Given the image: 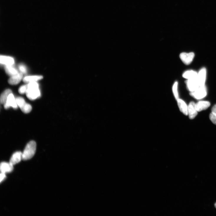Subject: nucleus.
Returning a JSON list of instances; mask_svg holds the SVG:
<instances>
[{
    "mask_svg": "<svg viewBox=\"0 0 216 216\" xmlns=\"http://www.w3.org/2000/svg\"><path fill=\"white\" fill-rule=\"evenodd\" d=\"M27 86V90L26 94L29 99L34 100L40 96L39 85L37 82L29 83Z\"/></svg>",
    "mask_w": 216,
    "mask_h": 216,
    "instance_id": "obj_1",
    "label": "nucleus"
},
{
    "mask_svg": "<svg viewBox=\"0 0 216 216\" xmlns=\"http://www.w3.org/2000/svg\"><path fill=\"white\" fill-rule=\"evenodd\" d=\"M36 143L34 141L28 143L22 153V159L28 160L34 156L36 152Z\"/></svg>",
    "mask_w": 216,
    "mask_h": 216,
    "instance_id": "obj_2",
    "label": "nucleus"
},
{
    "mask_svg": "<svg viewBox=\"0 0 216 216\" xmlns=\"http://www.w3.org/2000/svg\"><path fill=\"white\" fill-rule=\"evenodd\" d=\"M190 95L197 99H201L205 98L207 94L206 86H201L195 91L190 93Z\"/></svg>",
    "mask_w": 216,
    "mask_h": 216,
    "instance_id": "obj_3",
    "label": "nucleus"
},
{
    "mask_svg": "<svg viewBox=\"0 0 216 216\" xmlns=\"http://www.w3.org/2000/svg\"><path fill=\"white\" fill-rule=\"evenodd\" d=\"M16 99L18 106L23 112L27 113L31 111L32 110L31 106L26 103L24 98L21 97H18L16 98Z\"/></svg>",
    "mask_w": 216,
    "mask_h": 216,
    "instance_id": "obj_4",
    "label": "nucleus"
},
{
    "mask_svg": "<svg viewBox=\"0 0 216 216\" xmlns=\"http://www.w3.org/2000/svg\"><path fill=\"white\" fill-rule=\"evenodd\" d=\"M179 56L180 59L182 62L186 65H188L192 62L195 57V54L193 52L189 53L183 52L181 53Z\"/></svg>",
    "mask_w": 216,
    "mask_h": 216,
    "instance_id": "obj_5",
    "label": "nucleus"
},
{
    "mask_svg": "<svg viewBox=\"0 0 216 216\" xmlns=\"http://www.w3.org/2000/svg\"><path fill=\"white\" fill-rule=\"evenodd\" d=\"M186 84L187 89L190 93L195 91L200 87L197 78L187 80Z\"/></svg>",
    "mask_w": 216,
    "mask_h": 216,
    "instance_id": "obj_6",
    "label": "nucleus"
},
{
    "mask_svg": "<svg viewBox=\"0 0 216 216\" xmlns=\"http://www.w3.org/2000/svg\"><path fill=\"white\" fill-rule=\"evenodd\" d=\"M207 75L206 69L203 67L197 72V79L200 87L205 85Z\"/></svg>",
    "mask_w": 216,
    "mask_h": 216,
    "instance_id": "obj_7",
    "label": "nucleus"
},
{
    "mask_svg": "<svg viewBox=\"0 0 216 216\" xmlns=\"http://www.w3.org/2000/svg\"><path fill=\"white\" fill-rule=\"evenodd\" d=\"M4 105V108L6 109H7L11 107L14 109L18 108V106L16 98L12 93L9 95L6 103Z\"/></svg>",
    "mask_w": 216,
    "mask_h": 216,
    "instance_id": "obj_8",
    "label": "nucleus"
},
{
    "mask_svg": "<svg viewBox=\"0 0 216 216\" xmlns=\"http://www.w3.org/2000/svg\"><path fill=\"white\" fill-rule=\"evenodd\" d=\"M196 103L193 102H191L188 105V115L190 119H193L195 118L198 113Z\"/></svg>",
    "mask_w": 216,
    "mask_h": 216,
    "instance_id": "obj_9",
    "label": "nucleus"
},
{
    "mask_svg": "<svg viewBox=\"0 0 216 216\" xmlns=\"http://www.w3.org/2000/svg\"><path fill=\"white\" fill-rule=\"evenodd\" d=\"M23 77V74L19 72L17 74L11 76L8 80L9 83L12 85L18 84L22 80Z\"/></svg>",
    "mask_w": 216,
    "mask_h": 216,
    "instance_id": "obj_10",
    "label": "nucleus"
},
{
    "mask_svg": "<svg viewBox=\"0 0 216 216\" xmlns=\"http://www.w3.org/2000/svg\"><path fill=\"white\" fill-rule=\"evenodd\" d=\"M178 107L181 112L186 116L188 115V105L182 99L180 98L177 100Z\"/></svg>",
    "mask_w": 216,
    "mask_h": 216,
    "instance_id": "obj_11",
    "label": "nucleus"
},
{
    "mask_svg": "<svg viewBox=\"0 0 216 216\" xmlns=\"http://www.w3.org/2000/svg\"><path fill=\"white\" fill-rule=\"evenodd\" d=\"M13 165L10 164L6 162H2L1 164V173L6 174L12 172L13 169Z\"/></svg>",
    "mask_w": 216,
    "mask_h": 216,
    "instance_id": "obj_12",
    "label": "nucleus"
},
{
    "mask_svg": "<svg viewBox=\"0 0 216 216\" xmlns=\"http://www.w3.org/2000/svg\"><path fill=\"white\" fill-rule=\"evenodd\" d=\"M22 159V153L17 152L13 154L10 160L9 163L14 165L19 162Z\"/></svg>",
    "mask_w": 216,
    "mask_h": 216,
    "instance_id": "obj_13",
    "label": "nucleus"
},
{
    "mask_svg": "<svg viewBox=\"0 0 216 216\" xmlns=\"http://www.w3.org/2000/svg\"><path fill=\"white\" fill-rule=\"evenodd\" d=\"M0 62L1 64L5 66L13 65L14 63V59L11 57L1 55Z\"/></svg>",
    "mask_w": 216,
    "mask_h": 216,
    "instance_id": "obj_14",
    "label": "nucleus"
},
{
    "mask_svg": "<svg viewBox=\"0 0 216 216\" xmlns=\"http://www.w3.org/2000/svg\"><path fill=\"white\" fill-rule=\"evenodd\" d=\"M210 105V102L201 101L196 103V106L197 111L200 112L207 109Z\"/></svg>",
    "mask_w": 216,
    "mask_h": 216,
    "instance_id": "obj_15",
    "label": "nucleus"
},
{
    "mask_svg": "<svg viewBox=\"0 0 216 216\" xmlns=\"http://www.w3.org/2000/svg\"><path fill=\"white\" fill-rule=\"evenodd\" d=\"M197 72L195 71L189 70L184 72L182 74V77L187 80L196 78Z\"/></svg>",
    "mask_w": 216,
    "mask_h": 216,
    "instance_id": "obj_16",
    "label": "nucleus"
},
{
    "mask_svg": "<svg viewBox=\"0 0 216 216\" xmlns=\"http://www.w3.org/2000/svg\"><path fill=\"white\" fill-rule=\"evenodd\" d=\"M43 78V77L42 75L28 76L25 77L23 79V81L24 83H29L31 82H37Z\"/></svg>",
    "mask_w": 216,
    "mask_h": 216,
    "instance_id": "obj_17",
    "label": "nucleus"
},
{
    "mask_svg": "<svg viewBox=\"0 0 216 216\" xmlns=\"http://www.w3.org/2000/svg\"><path fill=\"white\" fill-rule=\"evenodd\" d=\"M5 71L9 75L12 76L18 74L19 72L13 65L5 66Z\"/></svg>",
    "mask_w": 216,
    "mask_h": 216,
    "instance_id": "obj_18",
    "label": "nucleus"
},
{
    "mask_svg": "<svg viewBox=\"0 0 216 216\" xmlns=\"http://www.w3.org/2000/svg\"><path fill=\"white\" fill-rule=\"evenodd\" d=\"M12 93L11 90L9 89H6L3 93L0 98V102L1 104L4 105L9 95Z\"/></svg>",
    "mask_w": 216,
    "mask_h": 216,
    "instance_id": "obj_19",
    "label": "nucleus"
},
{
    "mask_svg": "<svg viewBox=\"0 0 216 216\" xmlns=\"http://www.w3.org/2000/svg\"><path fill=\"white\" fill-rule=\"evenodd\" d=\"M178 82L176 81L174 83L172 87L173 93L176 100L179 98L178 91Z\"/></svg>",
    "mask_w": 216,
    "mask_h": 216,
    "instance_id": "obj_20",
    "label": "nucleus"
},
{
    "mask_svg": "<svg viewBox=\"0 0 216 216\" xmlns=\"http://www.w3.org/2000/svg\"><path fill=\"white\" fill-rule=\"evenodd\" d=\"M209 118L212 122L216 125V113L212 112L210 115Z\"/></svg>",
    "mask_w": 216,
    "mask_h": 216,
    "instance_id": "obj_21",
    "label": "nucleus"
},
{
    "mask_svg": "<svg viewBox=\"0 0 216 216\" xmlns=\"http://www.w3.org/2000/svg\"><path fill=\"white\" fill-rule=\"evenodd\" d=\"M27 90V86L26 85H23L21 86L19 90V92L21 94H24L26 93Z\"/></svg>",
    "mask_w": 216,
    "mask_h": 216,
    "instance_id": "obj_22",
    "label": "nucleus"
},
{
    "mask_svg": "<svg viewBox=\"0 0 216 216\" xmlns=\"http://www.w3.org/2000/svg\"><path fill=\"white\" fill-rule=\"evenodd\" d=\"M19 68L20 72L23 74L27 73V69L25 65L23 64L20 65L19 66Z\"/></svg>",
    "mask_w": 216,
    "mask_h": 216,
    "instance_id": "obj_23",
    "label": "nucleus"
},
{
    "mask_svg": "<svg viewBox=\"0 0 216 216\" xmlns=\"http://www.w3.org/2000/svg\"><path fill=\"white\" fill-rule=\"evenodd\" d=\"M6 177V174L4 173H1V179H0V181H1V182L2 181H3L5 179Z\"/></svg>",
    "mask_w": 216,
    "mask_h": 216,
    "instance_id": "obj_24",
    "label": "nucleus"
},
{
    "mask_svg": "<svg viewBox=\"0 0 216 216\" xmlns=\"http://www.w3.org/2000/svg\"><path fill=\"white\" fill-rule=\"evenodd\" d=\"M212 112L216 113V104L214 105L212 108Z\"/></svg>",
    "mask_w": 216,
    "mask_h": 216,
    "instance_id": "obj_25",
    "label": "nucleus"
},
{
    "mask_svg": "<svg viewBox=\"0 0 216 216\" xmlns=\"http://www.w3.org/2000/svg\"><path fill=\"white\" fill-rule=\"evenodd\" d=\"M215 208H216V203L215 204Z\"/></svg>",
    "mask_w": 216,
    "mask_h": 216,
    "instance_id": "obj_26",
    "label": "nucleus"
}]
</instances>
